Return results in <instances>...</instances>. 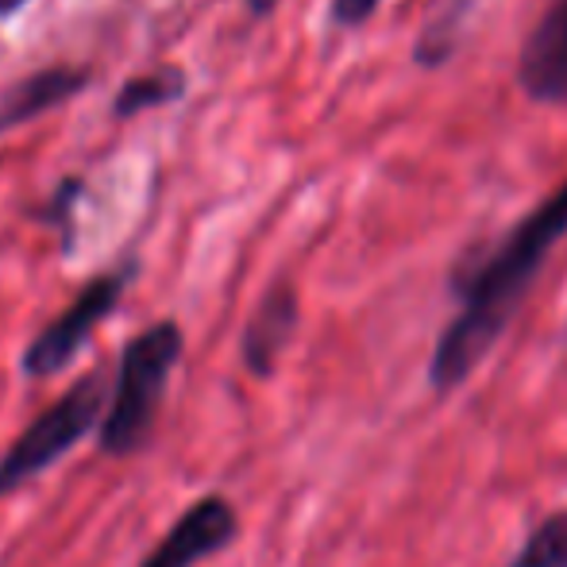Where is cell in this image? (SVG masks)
I'll return each instance as SVG.
<instances>
[{"instance_id": "obj_1", "label": "cell", "mask_w": 567, "mask_h": 567, "mask_svg": "<svg viewBox=\"0 0 567 567\" xmlns=\"http://www.w3.org/2000/svg\"><path fill=\"white\" fill-rule=\"evenodd\" d=\"M567 236V178L537 209H529L498 244L478 259L463 262L452 275V293L460 298V313L441 332L429 359V386L436 394L463 386L478 363L514 321L517 306L540 275L548 251Z\"/></svg>"}, {"instance_id": "obj_2", "label": "cell", "mask_w": 567, "mask_h": 567, "mask_svg": "<svg viewBox=\"0 0 567 567\" xmlns=\"http://www.w3.org/2000/svg\"><path fill=\"white\" fill-rule=\"evenodd\" d=\"M182 348H186V332H182L178 321H155L124 343L109 413L97 433V444L105 455H135L140 449H147Z\"/></svg>"}, {"instance_id": "obj_3", "label": "cell", "mask_w": 567, "mask_h": 567, "mask_svg": "<svg viewBox=\"0 0 567 567\" xmlns=\"http://www.w3.org/2000/svg\"><path fill=\"white\" fill-rule=\"evenodd\" d=\"M105 398H109L105 371H90L85 379H78L59 402L47 405V410L16 436L12 449L0 455V498H8V494L20 491L23 483L43 475V471L51 467V463H59L78 441H85V433L105 421V413H109Z\"/></svg>"}, {"instance_id": "obj_4", "label": "cell", "mask_w": 567, "mask_h": 567, "mask_svg": "<svg viewBox=\"0 0 567 567\" xmlns=\"http://www.w3.org/2000/svg\"><path fill=\"white\" fill-rule=\"evenodd\" d=\"M135 270H140V262L124 259L120 267L97 275L93 282H85V290L78 293V298L70 301V306L62 309V313L54 317L28 348H23L20 371L28 374V379H51V374L66 371V367L78 359V351H82L93 332L101 329V321L120 306V298H124Z\"/></svg>"}, {"instance_id": "obj_5", "label": "cell", "mask_w": 567, "mask_h": 567, "mask_svg": "<svg viewBox=\"0 0 567 567\" xmlns=\"http://www.w3.org/2000/svg\"><path fill=\"white\" fill-rule=\"evenodd\" d=\"M236 533L239 517L231 502L220 498V494H205L171 525V533L158 540L155 553L143 556L140 567H194L205 556L225 553L236 540Z\"/></svg>"}, {"instance_id": "obj_6", "label": "cell", "mask_w": 567, "mask_h": 567, "mask_svg": "<svg viewBox=\"0 0 567 567\" xmlns=\"http://www.w3.org/2000/svg\"><path fill=\"white\" fill-rule=\"evenodd\" d=\"M517 85L537 105H567V0H553L525 35Z\"/></svg>"}, {"instance_id": "obj_7", "label": "cell", "mask_w": 567, "mask_h": 567, "mask_svg": "<svg viewBox=\"0 0 567 567\" xmlns=\"http://www.w3.org/2000/svg\"><path fill=\"white\" fill-rule=\"evenodd\" d=\"M298 290L290 282H275L267 293L259 298L255 313L247 317V329L239 337V355L244 367L255 379H270L282 359V351L290 348L293 332H298Z\"/></svg>"}, {"instance_id": "obj_8", "label": "cell", "mask_w": 567, "mask_h": 567, "mask_svg": "<svg viewBox=\"0 0 567 567\" xmlns=\"http://www.w3.org/2000/svg\"><path fill=\"white\" fill-rule=\"evenodd\" d=\"M93 82L90 66H74V62H59V66H43L28 78H16L4 93H0V135L12 127L31 124L51 109L74 101L85 85Z\"/></svg>"}, {"instance_id": "obj_9", "label": "cell", "mask_w": 567, "mask_h": 567, "mask_svg": "<svg viewBox=\"0 0 567 567\" xmlns=\"http://www.w3.org/2000/svg\"><path fill=\"white\" fill-rule=\"evenodd\" d=\"M186 70L174 66V62H163L155 70H143V74H132L113 97V116L116 120H132L147 109H163L174 105V101L186 97Z\"/></svg>"}, {"instance_id": "obj_10", "label": "cell", "mask_w": 567, "mask_h": 567, "mask_svg": "<svg viewBox=\"0 0 567 567\" xmlns=\"http://www.w3.org/2000/svg\"><path fill=\"white\" fill-rule=\"evenodd\" d=\"M506 567H567V509L548 514Z\"/></svg>"}, {"instance_id": "obj_11", "label": "cell", "mask_w": 567, "mask_h": 567, "mask_svg": "<svg viewBox=\"0 0 567 567\" xmlns=\"http://www.w3.org/2000/svg\"><path fill=\"white\" fill-rule=\"evenodd\" d=\"M85 194H90L85 178H78V174H66V178H62L59 186H54L51 194H47V202L31 209V217H35L39 225H47V228L59 231L62 255L74 251V205L82 202Z\"/></svg>"}, {"instance_id": "obj_12", "label": "cell", "mask_w": 567, "mask_h": 567, "mask_svg": "<svg viewBox=\"0 0 567 567\" xmlns=\"http://www.w3.org/2000/svg\"><path fill=\"white\" fill-rule=\"evenodd\" d=\"M382 0H332V23L340 28H363L374 12H379Z\"/></svg>"}, {"instance_id": "obj_13", "label": "cell", "mask_w": 567, "mask_h": 567, "mask_svg": "<svg viewBox=\"0 0 567 567\" xmlns=\"http://www.w3.org/2000/svg\"><path fill=\"white\" fill-rule=\"evenodd\" d=\"M244 4H247V12H251V16H270L278 8V0H244Z\"/></svg>"}, {"instance_id": "obj_14", "label": "cell", "mask_w": 567, "mask_h": 567, "mask_svg": "<svg viewBox=\"0 0 567 567\" xmlns=\"http://www.w3.org/2000/svg\"><path fill=\"white\" fill-rule=\"evenodd\" d=\"M23 4H28V0H0V20H12Z\"/></svg>"}]
</instances>
